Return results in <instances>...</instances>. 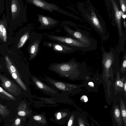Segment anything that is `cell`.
Here are the masks:
<instances>
[{"instance_id":"1f68e13d","label":"cell","mask_w":126,"mask_h":126,"mask_svg":"<svg viewBox=\"0 0 126 126\" xmlns=\"http://www.w3.org/2000/svg\"><path fill=\"white\" fill-rule=\"evenodd\" d=\"M124 89L125 91H126V83H125L124 86Z\"/></svg>"},{"instance_id":"7c38bea8","label":"cell","mask_w":126,"mask_h":126,"mask_svg":"<svg viewBox=\"0 0 126 126\" xmlns=\"http://www.w3.org/2000/svg\"><path fill=\"white\" fill-rule=\"evenodd\" d=\"M38 43H35L32 45L30 48L31 58H33L36 55L38 49Z\"/></svg>"},{"instance_id":"603a6c76","label":"cell","mask_w":126,"mask_h":126,"mask_svg":"<svg viewBox=\"0 0 126 126\" xmlns=\"http://www.w3.org/2000/svg\"><path fill=\"white\" fill-rule=\"evenodd\" d=\"M21 122L20 119L18 118H16L15 121V126H18L19 125Z\"/></svg>"},{"instance_id":"d4e9b609","label":"cell","mask_w":126,"mask_h":126,"mask_svg":"<svg viewBox=\"0 0 126 126\" xmlns=\"http://www.w3.org/2000/svg\"><path fill=\"white\" fill-rule=\"evenodd\" d=\"M26 113L25 112L22 110H19L18 112V114L20 116H24L25 115Z\"/></svg>"},{"instance_id":"3957f363","label":"cell","mask_w":126,"mask_h":126,"mask_svg":"<svg viewBox=\"0 0 126 126\" xmlns=\"http://www.w3.org/2000/svg\"><path fill=\"white\" fill-rule=\"evenodd\" d=\"M32 78L37 86L43 92L48 94H59L57 91L47 85L34 77L32 76Z\"/></svg>"},{"instance_id":"9a60e30c","label":"cell","mask_w":126,"mask_h":126,"mask_svg":"<svg viewBox=\"0 0 126 126\" xmlns=\"http://www.w3.org/2000/svg\"><path fill=\"white\" fill-rule=\"evenodd\" d=\"M91 19L92 20L93 23L94 24L95 26L97 27H100V24L99 21L96 17V16L93 12H92L91 14Z\"/></svg>"},{"instance_id":"d6a6232c","label":"cell","mask_w":126,"mask_h":126,"mask_svg":"<svg viewBox=\"0 0 126 126\" xmlns=\"http://www.w3.org/2000/svg\"><path fill=\"white\" fill-rule=\"evenodd\" d=\"M86 123L87 126H90L88 122H86Z\"/></svg>"},{"instance_id":"836d02e7","label":"cell","mask_w":126,"mask_h":126,"mask_svg":"<svg viewBox=\"0 0 126 126\" xmlns=\"http://www.w3.org/2000/svg\"><path fill=\"white\" fill-rule=\"evenodd\" d=\"M124 24L125 27H126V22L125 21L124 22Z\"/></svg>"},{"instance_id":"2e32d148","label":"cell","mask_w":126,"mask_h":126,"mask_svg":"<svg viewBox=\"0 0 126 126\" xmlns=\"http://www.w3.org/2000/svg\"><path fill=\"white\" fill-rule=\"evenodd\" d=\"M16 0H12L11 5V9L12 13L13 14H16L18 10V6L16 4Z\"/></svg>"},{"instance_id":"e0dca14e","label":"cell","mask_w":126,"mask_h":126,"mask_svg":"<svg viewBox=\"0 0 126 126\" xmlns=\"http://www.w3.org/2000/svg\"><path fill=\"white\" fill-rule=\"evenodd\" d=\"M74 35L75 37L80 40L81 41H83L85 42V41H86V40L85 37H84L79 32H76L74 34Z\"/></svg>"},{"instance_id":"52a82bcc","label":"cell","mask_w":126,"mask_h":126,"mask_svg":"<svg viewBox=\"0 0 126 126\" xmlns=\"http://www.w3.org/2000/svg\"><path fill=\"white\" fill-rule=\"evenodd\" d=\"M0 39L6 42L7 40V33L6 26L3 21L0 22Z\"/></svg>"},{"instance_id":"83f0119b","label":"cell","mask_w":126,"mask_h":126,"mask_svg":"<svg viewBox=\"0 0 126 126\" xmlns=\"http://www.w3.org/2000/svg\"><path fill=\"white\" fill-rule=\"evenodd\" d=\"M62 116L60 112H59L58 113L57 116V118L58 119H60L61 118Z\"/></svg>"},{"instance_id":"5b68a950","label":"cell","mask_w":126,"mask_h":126,"mask_svg":"<svg viewBox=\"0 0 126 126\" xmlns=\"http://www.w3.org/2000/svg\"><path fill=\"white\" fill-rule=\"evenodd\" d=\"M36 6L49 10L54 9V6L39 0H29Z\"/></svg>"},{"instance_id":"8992f818","label":"cell","mask_w":126,"mask_h":126,"mask_svg":"<svg viewBox=\"0 0 126 126\" xmlns=\"http://www.w3.org/2000/svg\"><path fill=\"white\" fill-rule=\"evenodd\" d=\"M113 114L114 119L117 124L119 126H122V118L119 108L117 105L114 107Z\"/></svg>"},{"instance_id":"8fae6325","label":"cell","mask_w":126,"mask_h":126,"mask_svg":"<svg viewBox=\"0 0 126 126\" xmlns=\"http://www.w3.org/2000/svg\"><path fill=\"white\" fill-rule=\"evenodd\" d=\"M29 34L28 32H26L20 38L18 43L17 47L18 48L22 47L29 38Z\"/></svg>"},{"instance_id":"7a4b0ae2","label":"cell","mask_w":126,"mask_h":126,"mask_svg":"<svg viewBox=\"0 0 126 126\" xmlns=\"http://www.w3.org/2000/svg\"><path fill=\"white\" fill-rule=\"evenodd\" d=\"M0 79L1 86L11 94L17 96L20 94V89L13 81L0 75Z\"/></svg>"},{"instance_id":"cb8c5ba5","label":"cell","mask_w":126,"mask_h":126,"mask_svg":"<svg viewBox=\"0 0 126 126\" xmlns=\"http://www.w3.org/2000/svg\"><path fill=\"white\" fill-rule=\"evenodd\" d=\"M80 99L82 102H86L88 100L87 97L85 95L82 96L81 97Z\"/></svg>"},{"instance_id":"d6986e66","label":"cell","mask_w":126,"mask_h":126,"mask_svg":"<svg viewBox=\"0 0 126 126\" xmlns=\"http://www.w3.org/2000/svg\"><path fill=\"white\" fill-rule=\"evenodd\" d=\"M74 120V116L72 115L69 119L68 123V126H72Z\"/></svg>"},{"instance_id":"f1b7e54d","label":"cell","mask_w":126,"mask_h":126,"mask_svg":"<svg viewBox=\"0 0 126 126\" xmlns=\"http://www.w3.org/2000/svg\"><path fill=\"white\" fill-rule=\"evenodd\" d=\"M88 85L91 87H94V84L93 82H90L88 83Z\"/></svg>"},{"instance_id":"6da1fadb","label":"cell","mask_w":126,"mask_h":126,"mask_svg":"<svg viewBox=\"0 0 126 126\" xmlns=\"http://www.w3.org/2000/svg\"><path fill=\"white\" fill-rule=\"evenodd\" d=\"M5 60L6 68L12 78L24 90L27 91V89L26 86L22 81L18 70L11 60L7 55L5 56Z\"/></svg>"},{"instance_id":"7402d4cb","label":"cell","mask_w":126,"mask_h":126,"mask_svg":"<svg viewBox=\"0 0 126 126\" xmlns=\"http://www.w3.org/2000/svg\"><path fill=\"white\" fill-rule=\"evenodd\" d=\"M111 60L110 59L107 60L105 64V67L107 68H109L111 64Z\"/></svg>"},{"instance_id":"5bb4252c","label":"cell","mask_w":126,"mask_h":126,"mask_svg":"<svg viewBox=\"0 0 126 126\" xmlns=\"http://www.w3.org/2000/svg\"><path fill=\"white\" fill-rule=\"evenodd\" d=\"M9 113L6 107L0 104V114L4 117L7 115Z\"/></svg>"},{"instance_id":"30bf717a","label":"cell","mask_w":126,"mask_h":126,"mask_svg":"<svg viewBox=\"0 0 126 126\" xmlns=\"http://www.w3.org/2000/svg\"><path fill=\"white\" fill-rule=\"evenodd\" d=\"M121 114L125 126H126V110L124 103L121 101L120 104Z\"/></svg>"},{"instance_id":"ac0fdd59","label":"cell","mask_w":126,"mask_h":126,"mask_svg":"<svg viewBox=\"0 0 126 126\" xmlns=\"http://www.w3.org/2000/svg\"><path fill=\"white\" fill-rule=\"evenodd\" d=\"M79 126H86V122L81 117H79L78 119Z\"/></svg>"},{"instance_id":"9c48e42d","label":"cell","mask_w":126,"mask_h":126,"mask_svg":"<svg viewBox=\"0 0 126 126\" xmlns=\"http://www.w3.org/2000/svg\"><path fill=\"white\" fill-rule=\"evenodd\" d=\"M50 18L43 16L39 17V20L44 26H47L51 25L54 23V21Z\"/></svg>"},{"instance_id":"4316f807","label":"cell","mask_w":126,"mask_h":126,"mask_svg":"<svg viewBox=\"0 0 126 126\" xmlns=\"http://www.w3.org/2000/svg\"><path fill=\"white\" fill-rule=\"evenodd\" d=\"M34 119L35 120L38 121L41 119V117L39 116H35L34 117Z\"/></svg>"},{"instance_id":"4fadbf2b","label":"cell","mask_w":126,"mask_h":126,"mask_svg":"<svg viewBox=\"0 0 126 126\" xmlns=\"http://www.w3.org/2000/svg\"><path fill=\"white\" fill-rule=\"evenodd\" d=\"M114 8H115V15L116 20L119 26V28L120 29V28H121V16L120 11H119L116 7H115Z\"/></svg>"},{"instance_id":"ba28073f","label":"cell","mask_w":126,"mask_h":126,"mask_svg":"<svg viewBox=\"0 0 126 126\" xmlns=\"http://www.w3.org/2000/svg\"><path fill=\"white\" fill-rule=\"evenodd\" d=\"M0 97L3 99L10 100V99L15 100V97L0 87Z\"/></svg>"},{"instance_id":"4dcf8cb0","label":"cell","mask_w":126,"mask_h":126,"mask_svg":"<svg viewBox=\"0 0 126 126\" xmlns=\"http://www.w3.org/2000/svg\"><path fill=\"white\" fill-rule=\"evenodd\" d=\"M122 16L123 18L125 19L126 17V15L125 14H124Z\"/></svg>"},{"instance_id":"ffe728a7","label":"cell","mask_w":126,"mask_h":126,"mask_svg":"<svg viewBox=\"0 0 126 126\" xmlns=\"http://www.w3.org/2000/svg\"><path fill=\"white\" fill-rule=\"evenodd\" d=\"M120 1L122 9L123 12H125L126 10V5L123 2V0H121Z\"/></svg>"},{"instance_id":"484cf974","label":"cell","mask_w":126,"mask_h":126,"mask_svg":"<svg viewBox=\"0 0 126 126\" xmlns=\"http://www.w3.org/2000/svg\"><path fill=\"white\" fill-rule=\"evenodd\" d=\"M117 84L121 87H123L124 86V84L120 80L117 81Z\"/></svg>"},{"instance_id":"44dd1931","label":"cell","mask_w":126,"mask_h":126,"mask_svg":"<svg viewBox=\"0 0 126 126\" xmlns=\"http://www.w3.org/2000/svg\"><path fill=\"white\" fill-rule=\"evenodd\" d=\"M54 48L56 50L59 51H62L63 50V47L59 45H56L55 46Z\"/></svg>"},{"instance_id":"f546056e","label":"cell","mask_w":126,"mask_h":126,"mask_svg":"<svg viewBox=\"0 0 126 126\" xmlns=\"http://www.w3.org/2000/svg\"><path fill=\"white\" fill-rule=\"evenodd\" d=\"M123 66L125 68L126 66V60L124 61L123 64Z\"/></svg>"},{"instance_id":"277c9868","label":"cell","mask_w":126,"mask_h":126,"mask_svg":"<svg viewBox=\"0 0 126 126\" xmlns=\"http://www.w3.org/2000/svg\"><path fill=\"white\" fill-rule=\"evenodd\" d=\"M52 38L53 39L61 42L74 46L77 47L84 46V45L82 43L71 38L59 36H52Z\"/></svg>"},{"instance_id":"e575fe53","label":"cell","mask_w":126,"mask_h":126,"mask_svg":"<svg viewBox=\"0 0 126 126\" xmlns=\"http://www.w3.org/2000/svg\"></svg>"}]
</instances>
